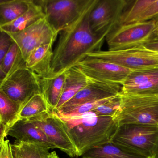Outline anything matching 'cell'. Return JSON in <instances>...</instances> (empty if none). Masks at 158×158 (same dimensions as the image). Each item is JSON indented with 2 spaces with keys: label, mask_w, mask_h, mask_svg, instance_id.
I'll return each mask as SVG.
<instances>
[{
  "label": "cell",
  "mask_w": 158,
  "mask_h": 158,
  "mask_svg": "<svg viewBox=\"0 0 158 158\" xmlns=\"http://www.w3.org/2000/svg\"><path fill=\"white\" fill-rule=\"evenodd\" d=\"M98 1L92 0L78 18L59 33L53 50L50 78L76 66L88 54L101 50L105 38L94 33L89 22V14Z\"/></svg>",
  "instance_id": "obj_1"
},
{
  "label": "cell",
  "mask_w": 158,
  "mask_h": 158,
  "mask_svg": "<svg viewBox=\"0 0 158 158\" xmlns=\"http://www.w3.org/2000/svg\"><path fill=\"white\" fill-rule=\"evenodd\" d=\"M60 116L77 150V157L90 149L112 142L119 125L112 117H97L92 112L75 117Z\"/></svg>",
  "instance_id": "obj_2"
},
{
  "label": "cell",
  "mask_w": 158,
  "mask_h": 158,
  "mask_svg": "<svg viewBox=\"0 0 158 158\" xmlns=\"http://www.w3.org/2000/svg\"><path fill=\"white\" fill-rule=\"evenodd\" d=\"M111 143L143 157L155 158L158 151V125H120Z\"/></svg>",
  "instance_id": "obj_3"
},
{
  "label": "cell",
  "mask_w": 158,
  "mask_h": 158,
  "mask_svg": "<svg viewBox=\"0 0 158 158\" xmlns=\"http://www.w3.org/2000/svg\"><path fill=\"white\" fill-rule=\"evenodd\" d=\"M120 95V105L113 117L119 126L158 125V96Z\"/></svg>",
  "instance_id": "obj_4"
},
{
  "label": "cell",
  "mask_w": 158,
  "mask_h": 158,
  "mask_svg": "<svg viewBox=\"0 0 158 158\" xmlns=\"http://www.w3.org/2000/svg\"><path fill=\"white\" fill-rule=\"evenodd\" d=\"M92 0H39L45 18L52 28L60 33L83 13Z\"/></svg>",
  "instance_id": "obj_5"
},
{
  "label": "cell",
  "mask_w": 158,
  "mask_h": 158,
  "mask_svg": "<svg viewBox=\"0 0 158 158\" xmlns=\"http://www.w3.org/2000/svg\"><path fill=\"white\" fill-rule=\"evenodd\" d=\"M156 28L153 20L117 26L105 38L108 51L128 50L143 46L153 37Z\"/></svg>",
  "instance_id": "obj_6"
},
{
  "label": "cell",
  "mask_w": 158,
  "mask_h": 158,
  "mask_svg": "<svg viewBox=\"0 0 158 158\" xmlns=\"http://www.w3.org/2000/svg\"><path fill=\"white\" fill-rule=\"evenodd\" d=\"M86 57L98 58L131 70L158 67V53L139 46L121 51H95Z\"/></svg>",
  "instance_id": "obj_7"
},
{
  "label": "cell",
  "mask_w": 158,
  "mask_h": 158,
  "mask_svg": "<svg viewBox=\"0 0 158 158\" xmlns=\"http://www.w3.org/2000/svg\"><path fill=\"white\" fill-rule=\"evenodd\" d=\"M27 120L41 130L56 148L70 158L77 157V148L67 127L57 113L51 111Z\"/></svg>",
  "instance_id": "obj_8"
},
{
  "label": "cell",
  "mask_w": 158,
  "mask_h": 158,
  "mask_svg": "<svg viewBox=\"0 0 158 158\" xmlns=\"http://www.w3.org/2000/svg\"><path fill=\"white\" fill-rule=\"evenodd\" d=\"M128 4L126 0H98L89 15V25L93 32L106 38L118 26Z\"/></svg>",
  "instance_id": "obj_9"
},
{
  "label": "cell",
  "mask_w": 158,
  "mask_h": 158,
  "mask_svg": "<svg viewBox=\"0 0 158 158\" xmlns=\"http://www.w3.org/2000/svg\"><path fill=\"white\" fill-rule=\"evenodd\" d=\"M0 91L22 107L33 96L41 93L40 79L27 67L17 70L6 78Z\"/></svg>",
  "instance_id": "obj_10"
},
{
  "label": "cell",
  "mask_w": 158,
  "mask_h": 158,
  "mask_svg": "<svg viewBox=\"0 0 158 158\" xmlns=\"http://www.w3.org/2000/svg\"><path fill=\"white\" fill-rule=\"evenodd\" d=\"M76 66L89 80L114 86H123L132 71L114 63L88 57Z\"/></svg>",
  "instance_id": "obj_11"
},
{
  "label": "cell",
  "mask_w": 158,
  "mask_h": 158,
  "mask_svg": "<svg viewBox=\"0 0 158 158\" xmlns=\"http://www.w3.org/2000/svg\"><path fill=\"white\" fill-rule=\"evenodd\" d=\"M9 34L19 47L26 61L30 54L38 47L48 44H54L59 33L44 17L21 31Z\"/></svg>",
  "instance_id": "obj_12"
},
{
  "label": "cell",
  "mask_w": 158,
  "mask_h": 158,
  "mask_svg": "<svg viewBox=\"0 0 158 158\" xmlns=\"http://www.w3.org/2000/svg\"><path fill=\"white\" fill-rule=\"evenodd\" d=\"M88 80V84L85 87L55 112L63 114L83 104L110 98L121 93L123 86H110Z\"/></svg>",
  "instance_id": "obj_13"
},
{
  "label": "cell",
  "mask_w": 158,
  "mask_h": 158,
  "mask_svg": "<svg viewBox=\"0 0 158 158\" xmlns=\"http://www.w3.org/2000/svg\"><path fill=\"white\" fill-rule=\"evenodd\" d=\"M7 135L18 142L37 144L49 149L56 148L41 130L25 119H18L7 129Z\"/></svg>",
  "instance_id": "obj_14"
},
{
  "label": "cell",
  "mask_w": 158,
  "mask_h": 158,
  "mask_svg": "<svg viewBox=\"0 0 158 158\" xmlns=\"http://www.w3.org/2000/svg\"><path fill=\"white\" fill-rule=\"evenodd\" d=\"M53 45L48 44L38 47L26 59V67L40 79L48 78L50 76L53 54Z\"/></svg>",
  "instance_id": "obj_15"
},
{
  "label": "cell",
  "mask_w": 158,
  "mask_h": 158,
  "mask_svg": "<svg viewBox=\"0 0 158 158\" xmlns=\"http://www.w3.org/2000/svg\"><path fill=\"white\" fill-rule=\"evenodd\" d=\"M65 79L61 98L54 112H56L62 106L72 99L77 93L88 84L89 80L77 66L65 71Z\"/></svg>",
  "instance_id": "obj_16"
},
{
  "label": "cell",
  "mask_w": 158,
  "mask_h": 158,
  "mask_svg": "<svg viewBox=\"0 0 158 158\" xmlns=\"http://www.w3.org/2000/svg\"><path fill=\"white\" fill-rule=\"evenodd\" d=\"M65 79V72L55 77L40 79L41 94L44 96L51 111L55 110L61 98Z\"/></svg>",
  "instance_id": "obj_17"
},
{
  "label": "cell",
  "mask_w": 158,
  "mask_h": 158,
  "mask_svg": "<svg viewBox=\"0 0 158 158\" xmlns=\"http://www.w3.org/2000/svg\"><path fill=\"white\" fill-rule=\"evenodd\" d=\"M44 17L45 15L41 6L34 1L31 0L29 7L26 12L11 23L1 27L0 29L9 34L16 33L27 28Z\"/></svg>",
  "instance_id": "obj_18"
},
{
  "label": "cell",
  "mask_w": 158,
  "mask_h": 158,
  "mask_svg": "<svg viewBox=\"0 0 158 158\" xmlns=\"http://www.w3.org/2000/svg\"><path fill=\"white\" fill-rule=\"evenodd\" d=\"M31 0H7L0 4V28L11 23L27 11Z\"/></svg>",
  "instance_id": "obj_19"
},
{
  "label": "cell",
  "mask_w": 158,
  "mask_h": 158,
  "mask_svg": "<svg viewBox=\"0 0 158 158\" xmlns=\"http://www.w3.org/2000/svg\"><path fill=\"white\" fill-rule=\"evenodd\" d=\"M82 158H145L128 152L112 143L96 147L85 153Z\"/></svg>",
  "instance_id": "obj_20"
},
{
  "label": "cell",
  "mask_w": 158,
  "mask_h": 158,
  "mask_svg": "<svg viewBox=\"0 0 158 158\" xmlns=\"http://www.w3.org/2000/svg\"><path fill=\"white\" fill-rule=\"evenodd\" d=\"M44 96L37 94L30 98L22 107L19 114V119H28L51 112Z\"/></svg>",
  "instance_id": "obj_21"
},
{
  "label": "cell",
  "mask_w": 158,
  "mask_h": 158,
  "mask_svg": "<svg viewBox=\"0 0 158 158\" xmlns=\"http://www.w3.org/2000/svg\"><path fill=\"white\" fill-rule=\"evenodd\" d=\"M22 107L0 91V119L8 129L19 119Z\"/></svg>",
  "instance_id": "obj_22"
},
{
  "label": "cell",
  "mask_w": 158,
  "mask_h": 158,
  "mask_svg": "<svg viewBox=\"0 0 158 158\" xmlns=\"http://www.w3.org/2000/svg\"><path fill=\"white\" fill-rule=\"evenodd\" d=\"M0 66L6 78L17 70L26 67V61L19 47L15 43L12 45L0 63Z\"/></svg>",
  "instance_id": "obj_23"
},
{
  "label": "cell",
  "mask_w": 158,
  "mask_h": 158,
  "mask_svg": "<svg viewBox=\"0 0 158 158\" xmlns=\"http://www.w3.org/2000/svg\"><path fill=\"white\" fill-rule=\"evenodd\" d=\"M12 146V150L22 158H48L50 149L32 143L16 141Z\"/></svg>",
  "instance_id": "obj_24"
},
{
  "label": "cell",
  "mask_w": 158,
  "mask_h": 158,
  "mask_svg": "<svg viewBox=\"0 0 158 158\" xmlns=\"http://www.w3.org/2000/svg\"><path fill=\"white\" fill-rule=\"evenodd\" d=\"M158 79V67L132 70L123 84L122 88L139 85Z\"/></svg>",
  "instance_id": "obj_25"
},
{
  "label": "cell",
  "mask_w": 158,
  "mask_h": 158,
  "mask_svg": "<svg viewBox=\"0 0 158 158\" xmlns=\"http://www.w3.org/2000/svg\"><path fill=\"white\" fill-rule=\"evenodd\" d=\"M121 94L142 96H158V79L145 83L122 88Z\"/></svg>",
  "instance_id": "obj_26"
},
{
  "label": "cell",
  "mask_w": 158,
  "mask_h": 158,
  "mask_svg": "<svg viewBox=\"0 0 158 158\" xmlns=\"http://www.w3.org/2000/svg\"><path fill=\"white\" fill-rule=\"evenodd\" d=\"M121 104L120 94L112 97L107 102L100 105L91 112L97 117H113Z\"/></svg>",
  "instance_id": "obj_27"
},
{
  "label": "cell",
  "mask_w": 158,
  "mask_h": 158,
  "mask_svg": "<svg viewBox=\"0 0 158 158\" xmlns=\"http://www.w3.org/2000/svg\"><path fill=\"white\" fill-rule=\"evenodd\" d=\"M114 97V96H113ZM112 97L98 100V101H93L88 102L85 104H83L78 106L69 111H67L61 114H58L59 116H64V117H75V116H80L85 113H88L95 109L100 105L107 102Z\"/></svg>",
  "instance_id": "obj_28"
},
{
  "label": "cell",
  "mask_w": 158,
  "mask_h": 158,
  "mask_svg": "<svg viewBox=\"0 0 158 158\" xmlns=\"http://www.w3.org/2000/svg\"><path fill=\"white\" fill-rule=\"evenodd\" d=\"M14 43L10 34L0 29V63Z\"/></svg>",
  "instance_id": "obj_29"
},
{
  "label": "cell",
  "mask_w": 158,
  "mask_h": 158,
  "mask_svg": "<svg viewBox=\"0 0 158 158\" xmlns=\"http://www.w3.org/2000/svg\"><path fill=\"white\" fill-rule=\"evenodd\" d=\"M11 145L9 140L4 142L0 149V158H14Z\"/></svg>",
  "instance_id": "obj_30"
},
{
  "label": "cell",
  "mask_w": 158,
  "mask_h": 158,
  "mask_svg": "<svg viewBox=\"0 0 158 158\" xmlns=\"http://www.w3.org/2000/svg\"><path fill=\"white\" fill-rule=\"evenodd\" d=\"M143 46L149 50L158 53V36H153Z\"/></svg>",
  "instance_id": "obj_31"
},
{
  "label": "cell",
  "mask_w": 158,
  "mask_h": 158,
  "mask_svg": "<svg viewBox=\"0 0 158 158\" xmlns=\"http://www.w3.org/2000/svg\"><path fill=\"white\" fill-rule=\"evenodd\" d=\"M7 129L2 122H0V149L4 142L5 138L7 136Z\"/></svg>",
  "instance_id": "obj_32"
},
{
  "label": "cell",
  "mask_w": 158,
  "mask_h": 158,
  "mask_svg": "<svg viewBox=\"0 0 158 158\" xmlns=\"http://www.w3.org/2000/svg\"><path fill=\"white\" fill-rule=\"evenodd\" d=\"M6 78V76L0 66V86L3 83L5 80Z\"/></svg>",
  "instance_id": "obj_33"
},
{
  "label": "cell",
  "mask_w": 158,
  "mask_h": 158,
  "mask_svg": "<svg viewBox=\"0 0 158 158\" xmlns=\"http://www.w3.org/2000/svg\"><path fill=\"white\" fill-rule=\"evenodd\" d=\"M48 158H59L56 151H52L49 154Z\"/></svg>",
  "instance_id": "obj_34"
},
{
  "label": "cell",
  "mask_w": 158,
  "mask_h": 158,
  "mask_svg": "<svg viewBox=\"0 0 158 158\" xmlns=\"http://www.w3.org/2000/svg\"><path fill=\"white\" fill-rule=\"evenodd\" d=\"M13 155H14V158H22L19 155L18 153H17L16 152H15V151H13Z\"/></svg>",
  "instance_id": "obj_35"
},
{
  "label": "cell",
  "mask_w": 158,
  "mask_h": 158,
  "mask_svg": "<svg viewBox=\"0 0 158 158\" xmlns=\"http://www.w3.org/2000/svg\"><path fill=\"white\" fill-rule=\"evenodd\" d=\"M153 21L155 22V24H156V28L158 27V15L155 18H154V19H152Z\"/></svg>",
  "instance_id": "obj_36"
},
{
  "label": "cell",
  "mask_w": 158,
  "mask_h": 158,
  "mask_svg": "<svg viewBox=\"0 0 158 158\" xmlns=\"http://www.w3.org/2000/svg\"><path fill=\"white\" fill-rule=\"evenodd\" d=\"M158 36V27L156 28L155 32H154V35L153 36Z\"/></svg>",
  "instance_id": "obj_37"
},
{
  "label": "cell",
  "mask_w": 158,
  "mask_h": 158,
  "mask_svg": "<svg viewBox=\"0 0 158 158\" xmlns=\"http://www.w3.org/2000/svg\"><path fill=\"white\" fill-rule=\"evenodd\" d=\"M6 1H7V0H0V4L5 2H6Z\"/></svg>",
  "instance_id": "obj_38"
},
{
  "label": "cell",
  "mask_w": 158,
  "mask_h": 158,
  "mask_svg": "<svg viewBox=\"0 0 158 158\" xmlns=\"http://www.w3.org/2000/svg\"><path fill=\"white\" fill-rule=\"evenodd\" d=\"M155 158H158V151L156 155V157Z\"/></svg>",
  "instance_id": "obj_39"
},
{
  "label": "cell",
  "mask_w": 158,
  "mask_h": 158,
  "mask_svg": "<svg viewBox=\"0 0 158 158\" xmlns=\"http://www.w3.org/2000/svg\"><path fill=\"white\" fill-rule=\"evenodd\" d=\"M0 122H1V119H0Z\"/></svg>",
  "instance_id": "obj_40"
}]
</instances>
